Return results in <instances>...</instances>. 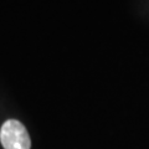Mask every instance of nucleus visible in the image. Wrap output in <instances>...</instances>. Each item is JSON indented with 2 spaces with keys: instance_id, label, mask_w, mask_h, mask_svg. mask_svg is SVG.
Returning a JSON list of instances; mask_svg holds the SVG:
<instances>
[{
  "instance_id": "f257e3e1",
  "label": "nucleus",
  "mask_w": 149,
  "mask_h": 149,
  "mask_svg": "<svg viewBox=\"0 0 149 149\" xmlns=\"http://www.w3.org/2000/svg\"><path fill=\"white\" fill-rule=\"evenodd\" d=\"M0 142L4 149H30L31 141L24 124L16 119H9L1 125Z\"/></svg>"
}]
</instances>
